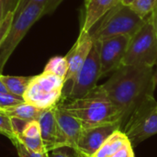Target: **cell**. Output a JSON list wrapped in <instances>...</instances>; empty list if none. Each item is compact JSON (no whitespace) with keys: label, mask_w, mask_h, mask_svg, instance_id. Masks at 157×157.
<instances>
[{"label":"cell","mask_w":157,"mask_h":157,"mask_svg":"<svg viewBox=\"0 0 157 157\" xmlns=\"http://www.w3.org/2000/svg\"><path fill=\"white\" fill-rule=\"evenodd\" d=\"M121 116V130L144 102L155 98L154 67L121 65L101 85Z\"/></svg>","instance_id":"1"},{"label":"cell","mask_w":157,"mask_h":157,"mask_svg":"<svg viewBox=\"0 0 157 157\" xmlns=\"http://www.w3.org/2000/svg\"><path fill=\"white\" fill-rule=\"evenodd\" d=\"M60 101L63 107L80 121L83 129L109 123L120 124V113L101 86H97L81 98L67 103Z\"/></svg>","instance_id":"2"},{"label":"cell","mask_w":157,"mask_h":157,"mask_svg":"<svg viewBox=\"0 0 157 157\" xmlns=\"http://www.w3.org/2000/svg\"><path fill=\"white\" fill-rule=\"evenodd\" d=\"M146 17L139 16L130 6L119 3L109 10L97 24L94 30H90L91 38L94 41L116 37H132L144 24Z\"/></svg>","instance_id":"3"},{"label":"cell","mask_w":157,"mask_h":157,"mask_svg":"<svg viewBox=\"0 0 157 157\" xmlns=\"http://www.w3.org/2000/svg\"><path fill=\"white\" fill-rule=\"evenodd\" d=\"M156 60L157 34L149 15L140 29L130 38L122 64L154 67Z\"/></svg>","instance_id":"4"},{"label":"cell","mask_w":157,"mask_h":157,"mask_svg":"<svg viewBox=\"0 0 157 157\" xmlns=\"http://www.w3.org/2000/svg\"><path fill=\"white\" fill-rule=\"evenodd\" d=\"M64 79L52 73L42 72L34 75L23 95L25 102L41 109H48L61 100Z\"/></svg>","instance_id":"5"},{"label":"cell","mask_w":157,"mask_h":157,"mask_svg":"<svg viewBox=\"0 0 157 157\" xmlns=\"http://www.w3.org/2000/svg\"><path fill=\"white\" fill-rule=\"evenodd\" d=\"M44 7L45 5L42 4H29L20 12L17 17L14 18L6 39L0 45L1 73L11 54L25 37V35L28 33L29 29L38 19L42 17Z\"/></svg>","instance_id":"6"},{"label":"cell","mask_w":157,"mask_h":157,"mask_svg":"<svg viewBox=\"0 0 157 157\" xmlns=\"http://www.w3.org/2000/svg\"><path fill=\"white\" fill-rule=\"evenodd\" d=\"M100 78L99 41H94L92 49L82 67L75 76L66 83L70 85L67 93L62 97L61 100L64 101L66 99L71 101L85 97L98 86V81Z\"/></svg>","instance_id":"7"},{"label":"cell","mask_w":157,"mask_h":157,"mask_svg":"<svg viewBox=\"0 0 157 157\" xmlns=\"http://www.w3.org/2000/svg\"><path fill=\"white\" fill-rule=\"evenodd\" d=\"M122 131L132 146L157 134V102L155 98L144 102L133 112Z\"/></svg>","instance_id":"8"},{"label":"cell","mask_w":157,"mask_h":157,"mask_svg":"<svg viewBox=\"0 0 157 157\" xmlns=\"http://www.w3.org/2000/svg\"><path fill=\"white\" fill-rule=\"evenodd\" d=\"M130 41L128 36H116L99 41L101 77L112 74L121 64Z\"/></svg>","instance_id":"9"},{"label":"cell","mask_w":157,"mask_h":157,"mask_svg":"<svg viewBox=\"0 0 157 157\" xmlns=\"http://www.w3.org/2000/svg\"><path fill=\"white\" fill-rule=\"evenodd\" d=\"M118 129H121L119 123H109L83 129L78 138L75 151L92 157L109 136Z\"/></svg>","instance_id":"10"},{"label":"cell","mask_w":157,"mask_h":157,"mask_svg":"<svg viewBox=\"0 0 157 157\" xmlns=\"http://www.w3.org/2000/svg\"><path fill=\"white\" fill-rule=\"evenodd\" d=\"M55 106L45 109L38 120L40 127V138L48 153L53 149L66 146L64 137L55 117Z\"/></svg>","instance_id":"11"},{"label":"cell","mask_w":157,"mask_h":157,"mask_svg":"<svg viewBox=\"0 0 157 157\" xmlns=\"http://www.w3.org/2000/svg\"><path fill=\"white\" fill-rule=\"evenodd\" d=\"M93 43L94 41L90 32L80 30V34L75 43L65 56L68 63V71L64 79V84L70 82L80 70L92 49Z\"/></svg>","instance_id":"12"},{"label":"cell","mask_w":157,"mask_h":157,"mask_svg":"<svg viewBox=\"0 0 157 157\" xmlns=\"http://www.w3.org/2000/svg\"><path fill=\"white\" fill-rule=\"evenodd\" d=\"M55 117L64 137L66 147L75 150L78 138L83 130L80 121L63 107L61 101L55 106Z\"/></svg>","instance_id":"13"},{"label":"cell","mask_w":157,"mask_h":157,"mask_svg":"<svg viewBox=\"0 0 157 157\" xmlns=\"http://www.w3.org/2000/svg\"><path fill=\"white\" fill-rule=\"evenodd\" d=\"M119 3L121 0H85V13L81 30L90 31Z\"/></svg>","instance_id":"14"},{"label":"cell","mask_w":157,"mask_h":157,"mask_svg":"<svg viewBox=\"0 0 157 157\" xmlns=\"http://www.w3.org/2000/svg\"><path fill=\"white\" fill-rule=\"evenodd\" d=\"M128 142L130 141L125 132L122 130L118 129L109 136V138L104 142V144L100 146V148L92 157L111 156Z\"/></svg>","instance_id":"15"},{"label":"cell","mask_w":157,"mask_h":157,"mask_svg":"<svg viewBox=\"0 0 157 157\" xmlns=\"http://www.w3.org/2000/svg\"><path fill=\"white\" fill-rule=\"evenodd\" d=\"M8 117H15L18 118L24 121H33V120H39L40 115L45 109H39L31 104H29L27 102H22L20 104L7 107L1 109Z\"/></svg>","instance_id":"16"},{"label":"cell","mask_w":157,"mask_h":157,"mask_svg":"<svg viewBox=\"0 0 157 157\" xmlns=\"http://www.w3.org/2000/svg\"><path fill=\"white\" fill-rule=\"evenodd\" d=\"M32 77L33 76H12L1 75V81L8 93L23 98Z\"/></svg>","instance_id":"17"},{"label":"cell","mask_w":157,"mask_h":157,"mask_svg":"<svg viewBox=\"0 0 157 157\" xmlns=\"http://www.w3.org/2000/svg\"><path fill=\"white\" fill-rule=\"evenodd\" d=\"M68 71V63L65 56H53L46 63L43 72L52 73L57 76L65 79Z\"/></svg>","instance_id":"18"},{"label":"cell","mask_w":157,"mask_h":157,"mask_svg":"<svg viewBox=\"0 0 157 157\" xmlns=\"http://www.w3.org/2000/svg\"><path fill=\"white\" fill-rule=\"evenodd\" d=\"M17 139L18 140V142L23 144L28 150L33 152V153H37V154H44V153H48L44 147V144L42 143V140L40 137H36V138H29V137H26L23 136L21 134L17 135L16 136Z\"/></svg>","instance_id":"19"},{"label":"cell","mask_w":157,"mask_h":157,"mask_svg":"<svg viewBox=\"0 0 157 157\" xmlns=\"http://www.w3.org/2000/svg\"><path fill=\"white\" fill-rule=\"evenodd\" d=\"M130 6L142 17H146L157 7V0H135Z\"/></svg>","instance_id":"20"},{"label":"cell","mask_w":157,"mask_h":157,"mask_svg":"<svg viewBox=\"0 0 157 157\" xmlns=\"http://www.w3.org/2000/svg\"><path fill=\"white\" fill-rule=\"evenodd\" d=\"M0 134L7 137L11 142L17 139L11 125L10 117H8L1 109H0Z\"/></svg>","instance_id":"21"},{"label":"cell","mask_w":157,"mask_h":157,"mask_svg":"<svg viewBox=\"0 0 157 157\" xmlns=\"http://www.w3.org/2000/svg\"><path fill=\"white\" fill-rule=\"evenodd\" d=\"M21 135L29 137V138H36V137H40V127L39 121L33 120L27 121Z\"/></svg>","instance_id":"22"},{"label":"cell","mask_w":157,"mask_h":157,"mask_svg":"<svg viewBox=\"0 0 157 157\" xmlns=\"http://www.w3.org/2000/svg\"><path fill=\"white\" fill-rule=\"evenodd\" d=\"M24 102L23 98L12 95L10 93L0 92V109L15 106Z\"/></svg>","instance_id":"23"},{"label":"cell","mask_w":157,"mask_h":157,"mask_svg":"<svg viewBox=\"0 0 157 157\" xmlns=\"http://www.w3.org/2000/svg\"><path fill=\"white\" fill-rule=\"evenodd\" d=\"M13 145L16 147L18 157H49L48 153H44V154H37V153H33L29 150H28L23 144H21L17 139H16L15 141L12 142Z\"/></svg>","instance_id":"24"},{"label":"cell","mask_w":157,"mask_h":157,"mask_svg":"<svg viewBox=\"0 0 157 157\" xmlns=\"http://www.w3.org/2000/svg\"><path fill=\"white\" fill-rule=\"evenodd\" d=\"M13 20H14V13L10 12L3 20L0 21V45L6 39L10 29V27L13 23Z\"/></svg>","instance_id":"25"},{"label":"cell","mask_w":157,"mask_h":157,"mask_svg":"<svg viewBox=\"0 0 157 157\" xmlns=\"http://www.w3.org/2000/svg\"><path fill=\"white\" fill-rule=\"evenodd\" d=\"M18 0H0V21L3 20L8 13L15 11Z\"/></svg>","instance_id":"26"},{"label":"cell","mask_w":157,"mask_h":157,"mask_svg":"<svg viewBox=\"0 0 157 157\" xmlns=\"http://www.w3.org/2000/svg\"><path fill=\"white\" fill-rule=\"evenodd\" d=\"M49 157H76L77 152L70 147H59L48 153Z\"/></svg>","instance_id":"27"},{"label":"cell","mask_w":157,"mask_h":157,"mask_svg":"<svg viewBox=\"0 0 157 157\" xmlns=\"http://www.w3.org/2000/svg\"><path fill=\"white\" fill-rule=\"evenodd\" d=\"M49 0H18V3H17V6L14 11V18L16 17H17L20 12L29 4H32V3H35V4H42V5H45L48 3Z\"/></svg>","instance_id":"28"},{"label":"cell","mask_w":157,"mask_h":157,"mask_svg":"<svg viewBox=\"0 0 157 157\" xmlns=\"http://www.w3.org/2000/svg\"><path fill=\"white\" fill-rule=\"evenodd\" d=\"M109 157H135L132 144L128 142L125 145H123L120 150H118Z\"/></svg>","instance_id":"29"},{"label":"cell","mask_w":157,"mask_h":157,"mask_svg":"<svg viewBox=\"0 0 157 157\" xmlns=\"http://www.w3.org/2000/svg\"><path fill=\"white\" fill-rule=\"evenodd\" d=\"M10 120H11V125H12V129H13L15 135L17 136V135L21 134L28 121H24V120L15 118V117H11Z\"/></svg>","instance_id":"30"},{"label":"cell","mask_w":157,"mask_h":157,"mask_svg":"<svg viewBox=\"0 0 157 157\" xmlns=\"http://www.w3.org/2000/svg\"><path fill=\"white\" fill-rule=\"evenodd\" d=\"M63 1V0H49L48 3H47L46 6H45V7H44L42 16L52 14V13L60 5H61V3H62Z\"/></svg>","instance_id":"31"},{"label":"cell","mask_w":157,"mask_h":157,"mask_svg":"<svg viewBox=\"0 0 157 157\" xmlns=\"http://www.w3.org/2000/svg\"><path fill=\"white\" fill-rule=\"evenodd\" d=\"M150 16H151L152 21H153V24H154V27H155V32L157 34V7L150 14Z\"/></svg>","instance_id":"32"},{"label":"cell","mask_w":157,"mask_h":157,"mask_svg":"<svg viewBox=\"0 0 157 157\" xmlns=\"http://www.w3.org/2000/svg\"><path fill=\"white\" fill-rule=\"evenodd\" d=\"M1 75H2V73L0 72V92H5V93H8V91L6 90V88L5 87L4 84H3V83H2V81H1Z\"/></svg>","instance_id":"33"},{"label":"cell","mask_w":157,"mask_h":157,"mask_svg":"<svg viewBox=\"0 0 157 157\" xmlns=\"http://www.w3.org/2000/svg\"><path fill=\"white\" fill-rule=\"evenodd\" d=\"M154 67H155V68L154 69V81H155V85L157 86V60L156 62H155V64Z\"/></svg>","instance_id":"34"},{"label":"cell","mask_w":157,"mask_h":157,"mask_svg":"<svg viewBox=\"0 0 157 157\" xmlns=\"http://www.w3.org/2000/svg\"><path fill=\"white\" fill-rule=\"evenodd\" d=\"M133 1H135V0H121V4H123V5H126V6H130Z\"/></svg>","instance_id":"35"},{"label":"cell","mask_w":157,"mask_h":157,"mask_svg":"<svg viewBox=\"0 0 157 157\" xmlns=\"http://www.w3.org/2000/svg\"><path fill=\"white\" fill-rule=\"evenodd\" d=\"M76 157H88V156H86V155H83V154H81V153H78V152H77V156Z\"/></svg>","instance_id":"36"}]
</instances>
